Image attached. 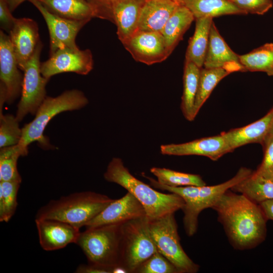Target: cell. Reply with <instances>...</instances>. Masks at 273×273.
<instances>
[{
  "mask_svg": "<svg viewBox=\"0 0 273 273\" xmlns=\"http://www.w3.org/2000/svg\"><path fill=\"white\" fill-rule=\"evenodd\" d=\"M212 208L235 249H251L265 240L267 220L259 205L244 195L229 189Z\"/></svg>",
  "mask_w": 273,
  "mask_h": 273,
  "instance_id": "6da1fadb",
  "label": "cell"
},
{
  "mask_svg": "<svg viewBox=\"0 0 273 273\" xmlns=\"http://www.w3.org/2000/svg\"><path fill=\"white\" fill-rule=\"evenodd\" d=\"M108 181L116 183L131 193L143 205L149 220L160 218L182 209L185 202L178 194H164L132 175L119 158H113L104 174Z\"/></svg>",
  "mask_w": 273,
  "mask_h": 273,
  "instance_id": "7a4b0ae2",
  "label": "cell"
},
{
  "mask_svg": "<svg viewBox=\"0 0 273 273\" xmlns=\"http://www.w3.org/2000/svg\"><path fill=\"white\" fill-rule=\"evenodd\" d=\"M252 171L246 167L240 168L236 175L229 180L214 186L172 187L162 185L153 178L144 174L152 187L179 195L185 204L182 208L183 222L187 235L191 237L197 231L198 216L201 211L212 208L219 198L228 190L248 176Z\"/></svg>",
  "mask_w": 273,
  "mask_h": 273,
  "instance_id": "3957f363",
  "label": "cell"
},
{
  "mask_svg": "<svg viewBox=\"0 0 273 273\" xmlns=\"http://www.w3.org/2000/svg\"><path fill=\"white\" fill-rule=\"evenodd\" d=\"M114 200L92 191L74 193L51 200L38 209L35 219L58 220L80 229Z\"/></svg>",
  "mask_w": 273,
  "mask_h": 273,
  "instance_id": "277c9868",
  "label": "cell"
},
{
  "mask_svg": "<svg viewBox=\"0 0 273 273\" xmlns=\"http://www.w3.org/2000/svg\"><path fill=\"white\" fill-rule=\"evenodd\" d=\"M88 100L80 90H66L56 97H46L38 108L34 119L22 128L19 146L27 155L28 146L33 142L43 143V131L50 121L57 114L66 111L81 109Z\"/></svg>",
  "mask_w": 273,
  "mask_h": 273,
  "instance_id": "5b68a950",
  "label": "cell"
},
{
  "mask_svg": "<svg viewBox=\"0 0 273 273\" xmlns=\"http://www.w3.org/2000/svg\"><path fill=\"white\" fill-rule=\"evenodd\" d=\"M156 251L146 216L122 224L119 265L127 273H134Z\"/></svg>",
  "mask_w": 273,
  "mask_h": 273,
  "instance_id": "8992f818",
  "label": "cell"
},
{
  "mask_svg": "<svg viewBox=\"0 0 273 273\" xmlns=\"http://www.w3.org/2000/svg\"><path fill=\"white\" fill-rule=\"evenodd\" d=\"M122 224L86 228L80 233L76 244L88 263L108 267L119 265Z\"/></svg>",
  "mask_w": 273,
  "mask_h": 273,
  "instance_id": "52a82bcc",
  "label": "cell"
},
{
  "mask_svg": "<svg viewBox=\"0 0 273 273\" xmlns=\"http://www.w3.org/2000/svg\"><path fill=\"white\" fill-rule=\"evenodd\" d=\"M174 213L149 220L152 240L157 251L167 259L179 273H196L200 268L184 250L177 230Z\"/></svg>",
  "mask_w": 273,
  "mask_h": 273,
  "instance_id": "ba28073f",
  "label": "cell"
},
{
  "mask_svg": "<svg viewBox=\"0 0 273 273\" xmlns=\"http://www.w3.org/2000/svg\"><path fill=\"white\" fill-rule=\"evenodd\" d=\"M43 47L40 41L27 64L24 72L21 97L16 117L20 121L28 113L35 114L46 96V86L49 80L40 71V56Z\"/></svg>",
  "mask_w": 273,
  "mask_h": 273,
  "instance_id": "9c48e42d",
  "label": "cell"
},
{
  "mask_svg": "<svg viewBox=\"0 0 273 273\" xmlns=\"http://www.w3.org/2000/svg\"><path fill=\"white\" fill-rule=\"evenodd\" d=\"M93 66V55L90 50L65 48L57 50L47 60L41 63L40 71L44 77L50 79L55 75L64 72L87 75L92 71Z\"/></svg>",
  "mask_w": 273,
  "mask_h": 273,
  "instance_id": "30bf717a",
  "label": "cell"
},
{
  "mask_svg": "<svg viewBox=\"0 0 273 273\" xmlns=\"http://www.w3.org/2000/svg\"><path fill=\"white\" fill-rule=\"evenodd\" d=\"M40 12L47 25L50 35V56L58 50L79 49L76 37L89 21L65 19L50 12L38 0H29Z\"/></svg>",
  "mask_w": 273,
  "mask_h": 273,
  "instance_id": "8fae6325",
  "label": "cell"
},
{
  "mask_svg": "<svg viewBox=\"0 0 273 273\" xmlns=\"http://www.w3.org/2000/svg\"><path fill=\"white\" fill-rule=\"evenodd\" d=\"M122 44L135 61L148 65L163 62L171 54L160 32L137 30Z\"/></svg>",
  "mask_w": 273,
  "mask_h": 273,
  "instance_id": "7c38bea8",
  "label": "cell"
},
{
  "mask_svg": "<svg viewBox=\"0 0 273 273\" xmlns=\"http://www.w3.org/2000/svg\"><path fill=\"white\" fill-rule=\"evenodd\" d=\"M19 69L9 36L1 30L0 89L5 93L9 104L21 94L23 75Z\"/></svg>",
  "mask_w": 273,
  "mask_h": 273,
  "instance_id": "4fadbf2b",
  "label": "cell"
},
{
  "mask_svg": "<svg viewBox=\"0 0 273 273\" xmlns=\"http://www.w3.org/2000/svg\"><path fill=\"white\" fill-rule=\"evenodd\" d=\"M145 0H112L105 8L104 19L115 23L117 34L123 43L137 30Z\"/></svg>",
  "mask_w": 273,
  "mask_h": 273,
  "instance_id": "5bb4252c",
  "label": "cell"
},
{
  "mask_svg": "<svg viewBox=\"0 0 273 273\" xmlns=\"http://www.w3.org/2000/svg\"><path fill=\"white\" fill-rule=\"evenodd\" d=\"M9 36L18 67L23 71L40 41L38 25L31 18H17Z\"/></svg>",
  "mask_w": 273,
  "mask_h": 273,
  "instance_id": "9a60e30c",
  "label": "cell"
},
{
  "mask_svg": "<svg viewBox=\"0 0 273 273\" xmlns=\"http://www.w3.org/2000/svg\"><path fill=\"white\" fill-rule=\"evenodd\" d=\"M145 216L146 212L143 205L127 192L121 198L114 199L84 226L92 228L107 224H122Z\"/></svg>",
  "mask_w": 273,
  "mask_h": 273,
  "instance_id": "2e32d148",
  "label": "cell"
},
{
  "mask_svg": "<svg viewBox=\"0 0 273 273\" xmlns=\"http://www.w3.org/2000/svg\"><path fill=\"white\" fill-rule=\"evenodd\" d=\"M39 242L45 251L64 248L71 243L76 244L80 229L68 223L52 219H35Z\"/></svg>",
  "mask_w": 273,
  "mask_h": 273,
  "instance_id": "e0dca14e",
  "label": "cell"
},
{
  "mask_svg": "<svg viewBox=\"0 0 273 273\" xmlns=\"http://www.w3.org/2000/svg\"><path fill=\"white\" fill-rule=\"evenodd\" d=\"M160 152L162 154L168 155L203 156L213 161L231 152L221 134L182 144L163 145L160 147Z\"/></svg>",
  "mask_w": 273,
  "mask_h": 273,
  "instance_id": "ac0fdd59",
  "label": "cell"
},
{
  "mask_svg": "<svg viewBox=\"0 0 273 273\" xmlns=\"http://www.w3.org/2000/svg\"><path fill=\"white\" fill-rule=\"evenodd\" d=\"M203 66L205 68H224L232 72L245 71L240 62L239 55L229 47L213 21L210 28Z\"/></svg>",
  "mask_w": 273,
  "mask_h": 273,
  "instance_id": "d6986e66",
  "label": "cell"
},
{
  "mask_svg": "<svg viewBox=\"0 0 273 273\" xmlns=\"http://www.w3.org/2000/svg\"><path fill=\"white\" fill-rule=\"evenodd\" d=\"M273 120V107L260 119L245 126L221 133L230 152L250 143H263L269 133Z\"/></svg>",
  "mask_w": 273,
  "mask_h": 273,
  "instance_id": "ffe728a7",
  "label": "cell"
},
{
  "mask_svg": "<svg viewBox=\"0 0 273 273\" xmlns=\"http://www.w3.org/2000/svg\"><path fill=\"white\" fill-rule=\"evenodd\" d=\"M181 5L176 0H145L138 30L161 32L167 21Z\"/></svg>",
  "mask_w": 273,
  "mask_h": 273,
  "instance_id": "44dd1931",
  "label": "cell"
},
{
  "mask_svg": "<svg viewBox=\"0 0 273 273\" xmlns=\"http://www.w3.org/2000/svg\"><path fill=\"white\" fill-rule=\"evenodd\" d=\"M50 12L61 17L75 21H89L100 18L99 10L87 0H38Z\"/></svg>",
  "mask_w": 273,
  "mask_h": 273,
  "instance_id": "7402d4cb",
  "label": "cell"
},
{
  "mask_svg": "<svg viewBox=\"0 0 273 273\" xmlns=\"http://www.w3.org/2000/svg\"><path fill=\"white\" fill-rule=\"evenodd\" d=\"M231 190L259 204L264 201L273 199V175L255 170Z\"/></svg>",
  "mask_w": 273,
  "mask_h": 273,
  "instance_id": "603a6c76",
  "label": "cell"
},
{
  "mask_svg": "<svg viewBox=\"0 0 273 273\" xmlns=\"http://www.w3.org/2000/svg\"><path fill=\"white\" fill-rule=\"evenodd\" d=\"M212 22L211 17L196 19L195 32L189 40L187 49L185 61L191 62L200 68L204 65Z\"/></svg>",
  "mask_w": 273,
  "mask_h": 273,
  "instance_id": "cb8c5ba5",
  "label": "cell"
},
{
  "mask_svg": "<svg viewBox=\"0 0 273 273\" xmlns=\"http://www.w3.org/2000/svg\"><path fill=\"white\" fill-rule=\"evenodd\" d=\"M195 19L191 11L184 5H181L167 21L161 33L171 53Z\"/></svg>",
  "mask_w": 273,
  "mask_h": 273,
  "instance_id": "d4e9b609",
  "label": "cell"
},
{
  "mask_svg": "<svg viewBox=\"0 0 273 273\" xmlns=\"http://www.w3.org/2000/svg\"><path fill=\"white\" fill-rule=\"evenodd\" d=\"M184 5L191 11L195 19L213 18L225 15L247 14L229 0H185Z\"/></svg>",
  "mask_w": 273,
  "mask_h": 273,
  "instance_id": "484cf974",
  "label": "cell"
},
{
  "mask_svg": "<svg viewBox=\"0 0 273 273\" xmlns=\"http://www.w3.org/2000/svg\"><path fill=\"white\" fill-rule=\"evenodd\" d=\"M201 68L191 62L185 61L183 75V94L181 110L189 121L194 119V107L197 95Z\"/></svg>",
  "mask_w": 273,
  "mask_h": 273,
  "instance_id": "4316f807",
  "label": "cell"
},
{
  "mask_svg": "<svg viewBox=\"0 0 273 273\" xmlns=\"http://www.w3.org/2000/svg\"><path fill=\"white\" fill-rule=\"evenodd\" d=\"M231 73L232 72L231 70L224 68H201L194 107L195 118L216 85L222 79Z\"/></svg>",
  "mask_w": 273,
  "mask_h": 273,
  "instance_id": "83f0119b",
  "label": "cell"
},
{
  "mask_svg": "<svg viewBox=\"0 0 273 273\" xmlns=\"http://www.w3.org/2000/svg\"><path fill=\"white\" fill-rule=\"evenodd\" d=\"M239 58L245 71L264 72L270 76L273 72V43H265Z\"/></svg>",
  "mask_w": 273,
  "mask_h": 273,
  "instance_id": "f1b7e54d",
  "label": "cell"
},
{
  "mask_svg": "<svg viewBox=\"0 0 273 273\" xmlns=\"http://www.w3.org/2000/svg\"><path fill=\"white\" fill-rule=\"evenodd\" d=\"M150 171L157 178V181L172 187L203 186L206 185L201 176L198 174L178 172L165 168L152 167Z\"/></svg>",
  "mask_w": 273,
  "mask_h": 273,
  "instance_id": "f546056e",
  "label": "cell"
},
{
  "mask_svg": "<svg viewBox=\"0 0 273 273\" xmlns=\"http://www.w3.org/2000/svg\"><path fill=\"white\" fill-rule=\"evenodd\" d=\"M21 156L26 154L18 144L1 148L0 181L21 183L22 178L17 169V161Z\"/></svg>",
  "mask_w": 273,
  "mask_h": 273,
  "instance_id": "4dcf8cb0",
  "label": "cell"
},
{
  "mask_svg": "<svg viewBox=\"0 0 273 273\" xmlns=\"http://www.w3.org/2000/svg\"><path fill=\"white\" fill-rule=\"evenodd\" d=\"M20 182L0 181V221L8 222L18 205L17 194Z\"/></svg>",
  "mask_w": 273,
  "mask_h": 273,
  "instance_id": "1f68e13d",
  "label": "cell"
},
{
  "mask_svg": "<svg viewBox=\"0 0 273 273\" xmlns=\"http://www.w3.org/2000/svg\"><path fill=\"white\" fill-rule=\"evenodd\" d=\"M19 121L11 114L0 113V147L17 145L21 140L22 128Z\"/></svg>",
  "mask_w": 273,
  "mask_h": 273,
  "instance_id": "d6a6232c",
  "label": "cell"
},
{
  "mask_svg": "<svg viewBox=\"0 0 273 273\" xmlns=\"http://www.w3.org/2000/svg\"><path fill=\"white\" fill-rule=\"evenodd\" d=\"M134 273H179L176 268L158 251L144 261Z\"/></svg>",
  "mask_w": 273,
  "mask_h": 273,
  "instance_id": "836d02e7",
  "label": "cell"
},
{
  "mask_svg": "<svg viewBox=\"0 0 273 273\" xmlns=\"http://www.w3.org/2000/svg\"><path fill=\"white\" fill-rule=\"evenodd\" d=\"M241 9L251 14L263 15L272 7L271 0H229Z\"/></svg>",
  "mask_w": 273,
  "mask_h": 273,
  "instance_id": "e575fe53",
  "label": "cell"
},
{
  "mask_svg": "<svg viewBox=\"0 0 273 273\" xmlns=\"http://www.w3.org/2000/svg\"><path fill=\"white\" fill-rule=\"evenodd\" d=\"M262 145L264 150L263 158L256 170L273 175V134L268 133Z\"/></svg>",
  "mask_w": 273,
  "mask_h": 273,
  "instance_id": "d590c367",
  "label": "cell"
},
{
  "mask_svg": "<svg viewBox=\"0 0 273 273\" xmlns=\"http://www.w3.org/2000/svg\"><path fill=\"white\" fill-rule=\"evenodd\" d=\"M11 13L6 2L5 0H0L1 27L9 33L13 28L17 19Z\"/></svg>",
  "mask_w": 273,
  "mask_h": 273,
  "instance_id": "8d00e7d4",
  "label": "cell"
},
{
  "mask_svg": "<svg viewBox=\"0 0 273 273\" xmlns=\"http://www.w3.org/2000/svg\"><path fill=\"white\" fill-rule=\"evenodd\" d=\"M114 267H108L88 263L80 264L76 269V273H112Z\"/></svg>",
  "mask_w": 273,
  "mask_h": 273,
  "instance_id": "74e56055",
  "label": "cell"
},
{
  "mask_svg": "<svg viewBox=\"0 0 273 273\" xmlns=\"http://www.w3.org/2000/svg\"><path fill=\"white\" fill-rule=\"evenodd\" d=\"M258 205L266 219L273 220V199L264 201Z\"/></svg>",
  "mask_w": 273,
  "mask_h": 273,
  "instance_id": "f35d334b",
  "label": "cell"
},
{
  "mask_svg": "<svg viewBox=\"0 0 273 273\" xmlns=\"http://www.w3.org/2000/svg\"><path fill=\"white\" fill-rule=\"evenodd\" d=\"M95 5L100 10L104 11L112 0H87ZM184 5L185 0H176Z\"/></svg>",
  "mask_w": 273,
  "mask_h": 273,
  "instance_id": "ab89813d",
  "label": "cell"
},
{
  "mask_svg": "<svg viewBox=\"0 0 273 273\" xmlns=\"http://www.w3.org/2000/svg\"><path fill=\"white\" fill-rule=\"evenodd\" d=\"M11 11L13 12L21 4L26 0H5ZM29 1V0H28Z\"/></svg>",
  "mask_w": 273,
  "mask_h": 273,
  "instance_id": "60d3db41",
  "label": "cell"
},
{
  "mask_svg": "<svg viewBox=\"0 0 273 273\" xmlns=\"http://www.w3.org/2000/svg\"><path fill=\"white\" fill-rule=\"evenodd\" d=\"M269 133L273 134V120L271 123L270 129L269 132Z\"/></svg>",
  "mask_w": 273,
  "mask_h": 273,
  "instance_id": "b9f144b4",
  "label": "cell"
},
{
  "mask_svg": "<svg viewBox=\"0 0 273 273\" xmlns=\"http://www.w3.org/2000/svg\"><path fill=\"white\" fill-rule=\"evenodd\" d=\"M270 76H273V72L271 73V74L270 75Z\"/></svg>",
  "mask_w": 273,
  "mask_h": 273,
  "instance_id": "7bdbcfd3",
  "label": "cell"
}]
</instances>
